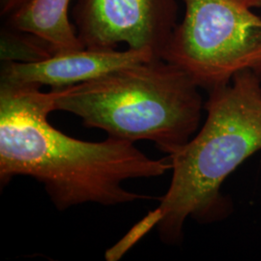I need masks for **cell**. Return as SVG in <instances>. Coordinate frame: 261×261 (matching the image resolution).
<instances>
[{
	"label": "cell",
	"instance_id": "3957f363",
	"mask_svg": "<svg viewBox=\"0 0 261 261\" xmlns=\"http://www.w3.org/2000/svg\"><path fill=\"white\" fill-rule=\"evenodd\" d=\"M198 89L185 71L155 58L51 91L56 111L71 112L112 138L153 141L170 155L198 130L204 109Z\"/></svg>",
	"mask_w": 261,
	"mask_h": 261
},
{
	"label": "cell",
	"instance_id": "7a4b0ae2",
	"mask_svg": "<svg viewBox=\"0 0 261 261\" xmlns=\"http://www.w3.org/2000/svg\"><path fill=\"white\" fill-rule=\"evenodd\" d=\"M208 92L202 128L168 155L172 176L168 192L158 208L117 244L122 252L151 228H157L163 242L177 244L189 218L209 224L232 212V202L223 195L222 186L245 161L261 151V77L243 71Z\"/></svg>",
	"mask_w": 261,
	"mask_h": 261
},
{
	"label": "cell",
	"instance_id": "5b68a950",
	"mask_svg": "<svg viewBox=\"0 0 261 261\" xmlns=\"http://www.w3.org/2000/svg\"><path fill=\"white\" fill-rule=\"evenodd\" d=\"M74 25L84 47L150 50L161 58L177 25V0H76Z\"/></svg>",
	"mask_w": 261,
	"mask_h": 261
},
{
	"label": "cell",
	"instance_id": "6da1fadb",
	"mask_svg": "<svg viewBox=\"0 0 261 261\" xmlns=\"http://www.w3.org/2000/svg\"><path fill=\"white\" fill-rule=\"evenodd\" d=\"M33 84L0 82V181L18 175L42 183L59 211L84 203L105 206L150 196L126 190L135 178L171 170L169 157L153 160L134 142L109 137L90 142L68 137L47 121L55 95Z\"/></svg>",
	"mask_w": 261,
	"mask_h": 261
},
{
	"label": "cell",
	"instance_id": "ba28073f",
	"mask_svg": "<svg viewBox=\"0 0 261 261\" xmlns=\"http://www.w3.org/2000/svg\"><path fill=\"white\" fill-rule=\"evenodd\" d=\"M32 1L33 0H1V16L7 19L27 7Z\"/></svg>",
	"mask_w": 261,
	"mask_h": 261
},
{
	"label": "cell",
	"instance_id": "8992f818",
	"mask_svg": "<svg viewBox=\"0 0 261 261\" xmlns=\"http://www.w3.org/2000/svg\"><path fill=\"white\" fill-rule=\"evenodd\" d=\"M159 58L150 50L128 48L91 49L58 53L32 61H2L0 82L16 84L47 85L51 89L84 84L124 67Z\"/></svg>",
	"mask_w": 261,
	"mask_h": 261
},
{
	"label": "cell",
	"instance_id": "52a82bcc",
	"mask_svg": "<svg viewBox=\"0 0 261 261\" xmlns=\"http://www.w3.org/2000/svg\"><path fill=\"white\" fill-rule=\"evenodd\" d=\"M73 0H33L7 18L10 28L44 42L51 54L85 48L70 19Z\"/></svg>",
	"mask_w": 261,
	"mask_h": 261
},
{
	"label": "cell",
	"instance_id": "277c9868",
	"mask_svg": "<svg viewBox=\"0 0 261 261\" xmlns=\"http://www.w3.org/2000/svg\"><path fill=\"white\" fill-rule=\"evenodd\" d=\"M183 19L161 58L207 91L252 71L261 77V18L233 0H181Z\"/></svg>",
	"mask_w": 261,
	"mask_h": 261
},
{
	"label": "cell",
	"instance_id": "9c48e42d",
	"mask_svg": "<svg viewBox=\"0 0 261 261\" xmlns=\"http://www.w3.org/2000/svg\"><path fill=\"white\" fill-rule=\"evenodd\" d=\"M233 1L250 9L261 8V0H233Z\"/></svg>",
	"mask_w": 261,
	"mask_h": 261
}]
</instances>
